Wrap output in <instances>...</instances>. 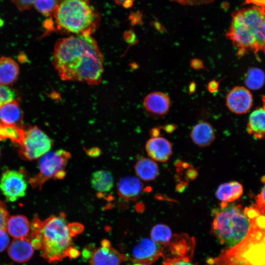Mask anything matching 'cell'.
<instances>
[{"label": "cell", "mask_w": 265, "mask_h": 265, "mask_svg": "<svg viewBox=\"0 0 265 265\" xmlns=\"http://www.w3.org/2000/svg\"><path fill=\"white\" fill-rule=\"evenodd\" d=\"M53 63L63 80L99 84L104 72L103 59L98 44L91 35H72L57 41Z\"/></svg>", "instance_id": "obj_1"}, {"label": "cell", "mask_w": 265, "mask_h": 265, "mask_svg": "<svg viewBox=\"0 0 265 265\" xmlns=\"http://www.w3.org/2000/svg\"><path fill=\"white\" fill-rule=\"evenodd\" d=\"M73 236L66 215L61 212L44 220L36 215L31 222L28 238L34 249L40 251L42 258L50 263H54L67 257L69 250L73 246Z\"/></svg>", "instance_id": "obj_2"}, {"label": "cell", "mask_w": 265, "mask_h": 265, "mask_svg": "<svg viewBox=\"0 0 265 265\" xmlns=\"http://www.w3.org/2000/svg\"><path fill=\"white\" fill-rule=\"evenodd\" d=\"M226 36L238 56L248 52L265 54V8L254 5L235 12Z\"/></svg>", "instance_id": "obj_3"}, {"label": "cell", "mask_w": 265, "mask_h": 265, "mask_svg": "<svg viewBox=\"0 0 265 265\" xmlns=\"http://www.w3.org/2000/svg\"><path fill=\"white\" fill-rule=\"evenodd\" d=\"M58 30L73 35H91L98 26V16L87 0H61L53 14Z\"/></svg>", "instance_id": "obj_4"}, {"label": "cell", "mask_w": 265, "mask_h": 265, "mask_svg": "<svg viewBox=\"0 0 265 265\" xmlns=\"http://www.w3.org/2000/svg\"><path fill=\"white\" fill-rule=\"evenodd\" d=\"M212 229L220 242L232 248L240 242L247 235L252 224L249 218L240 205L221 202L212 211Z\"/></svg>", "instance_id": "obj_5"}, {"label": "cell", "mask_w": 265, "mask_h": 265, "mask_svg": "<svg viewBox=\"0 0 265 265\" xmlns=\"http://www.w3.org/2000/svg\"><path fill=\"white\" fill-rule=\"evenodd\" d=\"M255 218L240 242L209 259L208 265H265V228L259 227Z\"/></svg>", "instance_id": "obj_6"}, {"label": "cell", "mask_w": 265, "mask_h": 265, "mask_svg": "<svg viewBox=\"0 0 265 265\" xmlns=\"http://www.w3.org/2000/svg\"><path fill=\"white\" fill-rule=\"evenodd\" d=\"M71 158V153L64 149L50 151L46 153L39 160L38 172L29 180L31 186L41 189L44 183L50 180L64 179Z\"/></svg>", "instance_id": "obj_7"}, {"label": "cell", "mask_w": 265, "mask_h": 265, "mask_svg": "<svg viewBox=\"0 0 265 265\" xmlns=\"http://www.w3.org/2000/svg\"><path fill=\"white\" fill-rule=\"evenodd\" d=\"M53 145L52 140L37 126L25 131V138L19 145L21 157L28 160L40 158L49 152Z\"/></svg>", "instance_id": "obj_8"}, {"label": "cell", "mask_w": 265, "mask_h": 265, "mask_svg": "<svg viewBox=\"0 0 265 265\" xmlns=\"http://www.w3.org/2000/svg\"><path fill=\"white\" fill-rule=\"evenodd\" d=\"M26 188L27 182L22 172L7 170L2 174L0 189L7 201L15 202L24 196Z\"/></svg>", "instance_id": "obj_9"}, {"label": "cell", "mask_w": 265, "mask_h": 265, "mask_svg": "<svg viewBox=\"0 0 265 265\" xmlns=\"http://www.w3.org/2000/svg\"><path fill=\"white\" fill-rule=\"evenodd\" d=\"M161 248L151 239L143 238L133 247L131 260L134 263L150 264L161 256Z\"/></svg>", "instance_id": "obj_10"}, {"label": "cell", "mask_w": 265, "mask_h": 265, "mask_svg": "<svg viewBox=\"0 0 265 265\" xmlns=\"http://www.w3.org/2000/svg\"><path fill=\"white\" fill-rule=\"evenodd\" d=\"M252 102L251 93L243 86L234 87L226 97L228 108L236 114H243L247 112L251 108Z\"/></svg>", "instance_id": "obj_11"}, {"label": "cell", "mask_w": 265, "mask_h": 265, "mask_svg": "<svg viewBox=\"0 0 265 265\" xmlns=\"http://www.w3.org/2000/svg\"><path fill=\"white\" fill-rule=\"evenodd\" d=\"M126 256L121 253L105 240L102 246L92 254L90 265H120L126 260Z\"/></svg>", "instance_id": "obj_12"}, {"label": "cell", "mask_w": 265, "mask_h": 265, "mask_svg": "<svg viewBox=\"0 0 265 265\" xmlns=\"http://www.w3.org/2000/svg\"><path fill=\"white\" fill-rule=\"evenodd\" d=\"M145 150L150 158L155 161H167L172 154L170 142L165 138L152 137L146 142Z\"/></svg>", "instance_id": "obj_13"}, {"label": "cell", "mask_w": 265, "mask_h": 265, "mask_svg": "<svg viewBox=\"0 0 265 265\" xmlns=\"http://www.w3.org/2000/svg\"><path fill=\"white\" fill-rule=\"evenodd\" d=\"M34 248L27 238L14 239L8 247V254L14 261L24 263L32 256Z\"/></svg>", "instance_id": "obj_14"}, {"label": "cell", "mask_w": 265, "mask_h": 265, "mask_svg": "<svg viewBox=\"0 0 265 265\" xmlns=\"http://www.w3.org/2000/svg\"><path fill=\"white\" fill-rule=\"evenodd\" d=\"M142 191V183L138 178L134 176L123 177L117 184L118 194L124 199L136 200L140 196Z\"/></svg>", "instance_id": "obj_15"}, {"label": "cell", "mask_w": 265, "mask_h": 265, "mask_svg": "<svg viewBox=\"0 0 265 265\" xmlns=\"http://www.w3.org/2000/svg\"><path fill=\"white\" fill-rule=\"evenodd\" d=\"M143 105L149 112L158 115H163L169 109L170 101L165 93L155 92L149 94L145 98Z\"/></svg>", "instance_id": "obj_16"}, {"label": "cell", "mask_w": 265, "mask_h": 265, "mask_svg": "<svg viewBox=\"0 0 265 265\" xmlns=\"http://www.w3.org/2000/svg\"><path fill=\"white\" fill-rule=\"evenodd\" d=\"M193 142L201 147L209 146L214 140L215 135L212 126L207 122L196 124L190 132Z\"/></svg>", "instance_id": "obj_17"}, {"label": "cell", "mask_w": 265, "mask_h": 265, "mask_svg": "<svg viewBox=\"0 0 265 265\" xmlns=\"http://www.w3.org/2000/svg\"><path fill=\"white\" fill-rule=\"evenodd\" d=\"M6 231L15 239L27 238L30 233L31 223L23 215H13L7 220Z\"/></svg>", "instance_id": "obj_18"}, {"label": "cell", "mask_w": 265, "mask_h": 265, "mask_svg": "<svg viewBox=\"0 0 265 265\" xmlns=\"http://www.w3.org/2000/svg\"><path fill=\"white\" fill-rule=\"evenodd\" d=\"M23 118L22 111L16 100L0 106V121L2 124L20 127Z\"/></svg>", "instance_id": "obj_19"}, {"label": "cell", "mask_w": 265, "mask_h": 265, "mask_svg": "<svg viewBox=\"0 0 265 265\" xmlns=\"http://www.w3.org/2000/svg\"><path fill=\"white\" fill-rule=\"evenodd\" d=\"M19 75V67L12 58L0 57V85L7 86L14 83Z\"/></svg>", "instance_id": "obj_20"}, {"label": "cell", "mask_w": 265, "mask_h": 265, "mask_svg": "<svg viewBox=\"0 0 265 265\" xmlns=\"http://www.w3.org/2000/svg\"><path fill=\"white\" fill-rule=\"evenodd\" d=\"M243 191L242 186L237 181L220 185L216 189L215 195L221 202H232L238 199Z\"/></svg>", "instance_id": "obj_21"}, {"label": "cell", "mask_w": 265, "mask_h": 265, "mask_svg": "<svg viewBox=\"0 0 265 265\" xmlns=\"http://www.w3.org/2000/svg\"><path fill=\"white\" fill-rule=\"evenodd\" d=\"M247 131L255 138L265 137V109L258 108L250 114Z\"/></svg>", "instance_id": "obj_22"}, {"label": "cell", "mask_w": 265, "mask_h": 265, "mask_svg": "<svg viewBox=\"0 0 265 265\" xmlns=\"http://www.w3.org/2000/svg\"><path fill=\"white\" fill-rule=\"evenodd\" d=\"M135 172L138 178L144 181H151L156 178L159 174V167L151 158H142L134 165Z\"/></svg>", "instance_id": "obj_23"}, {"label": "cell", "mask_w": 265, "mask_h": 265, "mask_svg": "<svg viewBox=\"0 0 265 265\" xmlns=\"http://www.w3.org/2000/svg\"><path fill=\"white\" fill-rule=\"evenodd\" d=\"M90 184L92 187L98 193H106L113 187L114 178L108 171L97 170L92 174Z\"/></svg>", "instance_id": "obj_24"}, {"label": "cell", "mask_w": 265, "mask_h": 265, "mask_svg": "<svg viewBox=\"0 0 265 265\" xmlns=\"http://www.w3.org/2000/svg\"><path fill=\"white\" fill-rule=\"evenodd\" d=\"M25 138V131L13 126L0 123V140L10 139L14 143L21 145Z\"/></svg>", "instance_id": "obj_25"}, {"label": "cell", "mask_w": 265, "mask_h": 265, "mask_svg": "<svg viewBox=\"0 0 265 265\" xmlns=\"http://www.w3.org/2000/svg\"><path fill=\"white\" fill-rule=\"evenodd\" d=\"M244 82L248 88L252 90L259 89L265 82V74L259 68H250L246 73Z\"/></svg>", "instance_id": "obj_26"}, {"label": "cell", "mask_w": 265, "mask_h": 265, "mask_svg": "<svg viewBox=\"0 0 265 265\" xmlns=\"http://www.w3.org/2000/svg\"><path fill=\"white\" fill-rule=\"evenodd\" d=\"M171 238V230L166 225L159 224L155 225L151 230V239L159 244L169 242Z\"/></svg>", "instance_id": "obj_27"}, {"label": "cell", "mask_w": 265, "mask_h": 265, "mask_svg": "<svg viewBox=\"0 0 265 265\" xmlns=\"http://www.w3.org/2000/svg\"><path fill=\"white\" fill-rule=\"evenodd\" d=\"M59 0H35L36 10L46 16H51L58 5Z\"/></svg>", "instance_id": "obj_28"}, {"label": "cell", "mask_w": 265, "mask_h": 265, "mask_svg": "<svg viewBox=\"0 0 265 265\" xmlns=\"http://www.w3.org/2000/svg\"><path fill=\"white\" fill-rule=\"evenodd\" d=\"M16 91L7 86L0 85V106L15 100Z\"/></svg>", "instance_id": "obj_29"}, {"label": "cell", "mask_w": 265, "mask_h": 265, "mask_svg": "<svg viewBox=\"0 0 265 265\" xmlns=\"http://www.w3.org/2000/svg\"><path fill=\"white\" fill-rule=\"evenodd\" d=\"M264 186L261 192L256 196L255 207L262 214L265 215V176L262 179Z\"/></svg>", "instance_id": "obj_30"}, {"label": "cell", "mask_w": 265, "mask_h": 265, "mask_svg": "<svg viewBox=\"0 0 265 265\" xmlns=\"http://www.w3.org/2000/svg\"><path fill=\"white\" fill-rule=\"evenodd\" d=\"M8 218V212L6 206L0 200V230H6V224Z\"/></svg>", "instance_id": "obj_31"}, {"label": "cell", "mask_w": 265, "mask_h": 265, "mask_svg": "<svg viewBox=\"0 0 265 265\" xmlns=\"http://www.w3.org/2000/svg\"><path fill=\"white\" fill-rule=\"evenodd\" d=\"M12 1L20 10L24 11L31 8L35 0H12Z\"/></svg>", "instance_id": "obj_32"}, {"label": "cell", "mask_w": 265, "mask_h": 265, "mask_svg": "<svg viewBox=\"0 0 265 265\" xmlns=\"http://www.w3.org/2000/svg\"><path fill=\"white\" fill-rule=\"evenodd\" d=\"M182 5H199L212 2L214 0H172Z\"/></svg>", "instance_id": "obj_33"}, {"label": "cell", "mask_w": 265, "mask_h": 265, "mask_svg": "<svg viewBox=\"0 0 265 265\" xmlns=\"http://www.w3.org/2000/svg\"><path fill=\"white\" fill-rule=\"evenodd\" d=\"M6 231V229L0 230V252L9 245V238Z\"/></svg>", "instance_id": "obj_34"}, {"label": "cell", "mask_w": 265, "mask_h": 265, "mask_svg": "<svg viewBox=\"0 0 265 265\" xmlns=\"http://www.w3.org/2000/svg\"><path fill=\"white\" fill-rule=\"evenodd\" d=\"M218 82L215 80H212L209 83L208 88L210 92L214 93L218 90Z\"/></svg>", "instance_id": "obj_35"}, {"label": "cell", "mask_w": 265, "mask_h": 265, "mask_svg": "<svg viewBox=\"0 0 265 265\" xmlns=\"http://www.w3.org/2000/svg\"><path fill=\"white\" fill-rule=\"evenodd\" d=\"M168 265H194L191 262L186 260H176L171 261Z\"/></svg>", "instance_id": "obj_36"}, {"label": "cell", "mask_w": 265, "mask_h": 265, "mask_svg": "<svg viewBox=\"0 0 265 265\" xmlns=\"http://www.w3.org/2000/svg\"><path fill=\"white\" fill-rule=\"evenodd\" d=\"M246 3H251L255 6L265 8V0H244Z\"/></svg>", "instance_id": "obj_37"}, {"label": "cell", "mask_w": 265, "mask_h": 265, "mask_svg": "<svg viewBox=\"0 0 265 265\" xmlns=\"http://www.w3.org/2000/svg\"><path fill=\"white\" fill-rule=\"evenodd\" d=\"M191 66L195 69H199L203 67L202 61L198 59H194L190 63Z\"/></svg>", "instance_id": "obj_38"}, {"label": "cell", "mask_w": 265, "mask_h": 265, "mask_svg": "<svg viewBox=\"0 0 265 265\" xmlns=\"http://www.w3.org/2000/svg\"><path fill=\"white\" fill-rule=\"evenodd\" d=\"M79 255V251L73 246L69 250L67 253V257H69L71 258H75L77 257Z\"/></svg>", "instance_id": "obj_39"}, {"label": "cell", "mask_w": 265, "mask_h": 265, "mask_svg": "<svg viewBox=\"0 0 265 265\" xmlns=\"http://www.w3.org/2000/svg\"><path fill=\"white\" fill-rule=\"evenodd\" d=\"M116 2L125 7L131 6L135 0H115Z\"/></svg>", "instance_id": "obj_40"}, {"label": "cell", "mask_w": 265, "mask_h": 265, "mask_svg": "<svg viewBox=\"0 0 265 265\" xmlns=\"http://www.w3.org/2000/svg\"><path fill=\"white\" fill-rule=\"evenodd\" d=\"M4 24L3 20L0 17V28Z\"/></svg>", "instance_id": "obj_41"}, {"label": "cell", "mask_w": 265, "mask_h": 265, "mask_svg": "<svg viewBox=\"0 0 265 265\" xmlns=\"http://www.w3.org/2000/svg\"><path fill=\"white\" fill-rule=\"evenodd\" d=\"M263 104H264V108L265 109V96H264L263 97Z\"/></svg>", "instance_id": "obj_42"}, {"label": "cell", "mask_w": 265, "mask_h": 265, "mask_svg": "<svg viewBox=\"0 0 265 265\" xmlns=\"http://www.w3.org/2000/svg\"><path fill=\"white\" fill-rule=\"evenodd\" d=\"M133 265H148L141 264V263H134Z\"/></svg>", "instance_id": "obj_43"}, {"label": "cell", "mask_w": 265, "mask_h": 265, "mask_svg": "<svg viewBox=\"0 0 265 265\" xmlns=\"http://www.w3.org/2000/svg\"></svg>", "instance_id": "obj_44"}]
</instances>
